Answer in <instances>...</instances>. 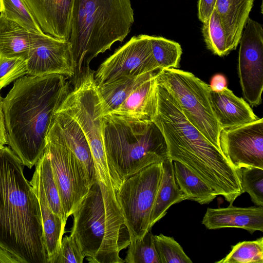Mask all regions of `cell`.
Here are the masks:
<instances>
[{"label": "cell", "mask_w": 263, "mask_h": 263, "mask_svg": "<svg viewBox=\"0 0 263 263\" xmlns=\"http://www.w3.org/2000/svg\"><path fill=\"white\" fill-rule=\"evenodd\" d=\"M152 121L166 143L168 158L185 166L230 204L243 193L238 170L184 115L173 96L155 79Z\"/></svg>", "instance_id": "cell-1"}, {"label": "cell", "mask_w": 263, "mask_h": 263, "mask_svg": "<svg viewBox=\"0 0 263 263\" xmlns=\"http://www.w3.org/2000/svg\"><path fill=\"white\" fill-rule=\"evenodd\" d=\"M67 77L25 75L2 99L7 144L31 168L43 153L55 112L68 92Z\"/></svg>", "instance_id": "cell-2"}, {"label": "cell", "mask_w": 263, "mask_h": 263, "mask_svg": "<svg viewBox=\"0 0 263 263\" xmlns=\"http://www.w3.org/2000/svg\"><path fill=\"white\" fill-rule=\"evenodd\" d=\"M23 166L4 146L0 151V247L20 263H49L39 202Z\"/></svg>", "instance_id": "cell-3"}, {"label": "cell", "mask_w": 263, "mask_h": 263, "mask_svg": "<svg viewBox=\"0 0 263 263\" xmlns=\"http://www.w3.org/2000/svg\"><path fill=\"white\" fill-rule=\"evenodd\" d=\"M70 236L90 263H123L130 242L116 192L96 180L72 214Z\"/></svg>", "instance_id": "cell-4"}, {"label": "cell", "mask_w": 263, "mask_h": 263, "mask_svg": "<svg viewBox=\"0 0 263 263\" xmlns=\"http://www.w3.org/2000/svg\"><path fill=\"white\" fill-rule=\"evenodd\" d=\"M130 0H74L69 42L74 81L90 70V62L122 42L134 22Z\"/></svg>", "instance_id": "cell-5"}, {"label": "cell", "mask_w": 263, "mask_h": 263, "mask_svg": "<svg viewBox=\"0 0 263 263\" xmlns=\"http://www.w3.org/2000/svg\"><path fill=\"white\" fill-rule=\"evenodd\" d=\"M102 134L107 159L122 182L168 159L165 139L152 121H132L108 114L102 117Z\"/></svg>", "instance_id": "cell-6"}, {"label": "cell", "mask_w": 263, "mask_h": 263, "mask_svg": "<svg viewBox=\"0 0 263 263\" xmlns=\"http://www.w3.org/2000/svg\"><path fill=\"white\" fill-rule=\"evenodd\" d=\"M90 70L76 80L58 110L79 125L90 147L97 181L116 192L122 182L107 159L102 134L103 107L94 77Z\"/></svg>", "instance_id": "cell-7"}, {"label": "cell", "mask_w": 263, "mask_h": 263, "mask_svg": "<svg viewBox=\"0 0 263 263\" xmlns=\"http://www.w3.org/2000/svg\"><path fill=\"white\" fill-rule=\"evenodd\" d=\"M156 80L173 96L189 121L220 149L221 129L212 106L210 86L193 73L177 68L158 70Z\"/></svg>", "instance_id": "cell-8"}, {"label": "cell", "mask_w": 263, "mask_h": 263, "mask_svg": "<svg viewBox=\"0 0 263 263\" xmlns=\"http://www.w3.org/2000/svg\"><path fill=\"white\" fill-rule=\"evenodd\" d=\"M162 174V163L148 165L124 179L116 198L131 239L149 231L150 216Z\"/></svg>", "instance_id": "cell-9"}, {"label": "cell", "mask_w": 263, "mask_h": 263, "mask_svg": "<svg viewBox=\"0 0 263 263\" xmlns=\"http://www.w3.org/2000/svg\"><path fill=\"white\" fill-rule=\"evenodd\" d=\"M45 149L50 159L65 218L67 220L91 186L81 164L66 144L53 119L46 136Z\"/></svg>", "instance_id": "cell-10"}, {"label": "cell", "mask_w": 263, "mask_h": 263, "mask_svg": "<svg viewBox=\"0 0 263 263\" xmlns=\"http://www.w3.org/2000/svg\"><path fill=\"white\" fill-rule=\"evenodd\" d=\"M154 58L150 35L133 36L105 60L94 74L97 84L159 70Z\"/></svg>", "instance_id": "cell-11"}, {"label": "cell", "mask_w": 263, "mask_h": 263, "mask_svg": "<svg viewBox=\"0 0 263 263\" xmlns=\"http://www.w3.org/2000/svg\"><path fill=\"white\" fill-rule=\"evenodd\" d=\"M238 71L245 99L251 106L262 102L263 89V29L249 18L239 41Z\"/></svg>", "instance_id": "cell-12"}, {"label": "cell", "mask_w": 263, "mask_h": 263, "mask_svg": "<svg viewBox=\"0 0 263 263\" xmlns=\"http://www.w3.org/2000/svg\"><path fill=\"white\" fill-rule=\"evenodd\" d=\"M223 154L237 169L254 167L263 169V119L223 129L219 137Z\"/></svg>", "instance_id": "cell-13"}, {"label": "cell", "mask_w": 263, "mask_h": 263, "mask_svg": "<svg viewBox=\"0 0 263 263\" xmlns=\"http://www.w3.org/2000/svg\"><path fill=\"white\" fill-rule=\"evenodd\" d=\"M27 67L30 76L60 74L73 78L74 65L70 42L45 34L30 48Z\"/></svg>", "instance_id": "cell-14"}, {"label": "cell", "mask_w": 263, "mask_h": 263, "mask_svg": "<svg viewBox=\"0 0 263 263\" xmlns=\"http://www.w3.org/2000/svg\"><path fill=\"white\" fill-rule=\"evenodd\" d=\"M43 31L68 41L74 0H25Z\"/></svg>", "instance_id": "cell-15"}, {"label": "cell", "mask_w": 263, "mask_h": 263, "mask_svg": "<svg viewBox=\"0 0 263 263\" xmlns=\"http://www.w3.org/2000/svg\"><path fill=\"white\" fill-rule=\"evenodd\" d=\"M207 229L216 230L224 228L245 229L251 234L263 232V206L208 208L202 220Z\"/></svg>", "instance_id": "cell-16"}, {"label": "cell", "mask_w": 263, "mask_h": 263, "mask_svg": "<svg viewBox=\"0 0 263 263\" xmlns=\"http://www.w3.org/2000/svg\"><path fill=\"white\" fill-rule=\"evenodd\" d=\"M212 106L221 129L237 127L258 118L243 99L225 87L219 91L210 90Z\"/></svg>", "instance_id": "cell-17"}, {"label": "cell", "mask_w": 263, "mask_h": 263, "mask_svg": "<svg viewBox=\"0 0 263 263\" xmlns=\"http://www.w3.org/2000/svg\"><path fill=\"white\" fill-rule=\"evenodd\" d=\"M157 71L152 72L138 84L110 114L132 121H152L156 106L155 86Z\"/></svg>", "instance_id": "cell-18"}, {"label": "cell", "mask_w": 263, "mask_h": 263, "mask_svg": "<svg viewBox=\"0 0 263 263\" xmlns=\"http://www.w3.org/2000/svg\"><path fill=\"white\" fill-rule=\"evenodd\" d=\"M66 144L81 164L90 185L97 180L88 142L78 123L66 113L57 110L53 116Z\"/></svg>", "instance_id": "cell-19"}, {"label": "cell", "mask_w": 263, "mask_h": 263, "mask_svg": "<svg viewBox=\"0 0 263 263\" xmlns=\"http://www.w3.org/2000/svg\"><path fill=\"white\" fill-rule=\"evenodd\" d=\"M29 183L40 204L43 235L49 263H53L61 247L65 225L50 207L42 185L35 172H34Z\"/></svg>", "instance_id": "cell-20"}, {"label": "cell", "mask_w": 263, "mask_h": 263, "mask_svg": "<svg viewBox=\"0 0 263 263\" xmlns=\"http://www.w3.org/2000/svg\"><path fill=\"white\" fill-rule=\"evenodd\" d=\"M254 0H216L215 9L226 32L231 50L239 43Z\"/></svg>", "instance_id": "cell-21"}, {"label": "cell", "mask_w": 263, "mask_h": 263, "mask_svg": "<svg viewBox=\"0 0 263 263\" xmlns=\"http://www.w3.org/2000/svg\"><path fill=\"white\" fill-rule=\"evenodd\" d=\"M45 34L33 33L0 14V57L27 58L30 48Z\"/></svg>", "instance_id": "cell-22"}, {"label": "cell", "mask_w": 263, "mask_h": 263, "mask_svg": "<svg viewBox=\"0 0 263 263\" xmlns=\"http://www.w3.org/2000/svg\"><path fill=\"white\" fill-rule=\"evenodd\" d=\"M186 200L174 175L173 161L168 158L162 162V174L150 216L149 228L166 214L170 207Z\"/></svg>", "instance_id": "cell-23"}, {"label": "cell", "mask_w": 263, "mask_h": 263, "mask_svg": "<svg viewBox=\"0 0 263 263\" xmlns=\"http://www.w3.org/2000/svg\"><path fill=\"white\" fill-rule=\"evenodd\" d=\"M151 73L136 77L123 78L100 84H97L102 103L103 116L110 114L115 110L131 91Z\"/></svg>", "instance_id": "cell-24"}, {"label": "cell", "mask_w": 263, "mask_h": 263, "mask_svg": "<svg viewBox=\"0 0 263 263\" xmlns=\"http://www.w3.org/2000/svg\"><path fill=\"white\" fill-rule=\"evenodd\" d=\"M174 175L177 184L186 197V200L208 204L217 196L215 191L185 166L173 161Z\"/></svg>", "instance_id": "cell-25"}, {"label": "cell", "mask_w": 263, "mask_h": 263, "mask_svg": "<svg viewBox=\"0 0 263 263\" xmlns=\"http://www.w3.org/2000/svg\"><path fill=\"white\" fill-rule=\"evenodd\" d=\"M42 185L50 207L66 225L67 219L62 207L58 188L54 179L48 154L44 149L43 154L35 164V171Z\"/></svg>", "instance_id": "cell-26"}, {"label": "cell", "mask_w": 263, "mask_h": 263, "mask_svg": "<svg viewBox=\"0 0 263 263\" xmlns=\"http://www.w3.org/2000/svg\"><path fill=\"white\" fill-rule=\"evenodd\" d=\"M203 23L202 33L206 47L214 54L222 57L232 51L225 30L215 9Z\"/></svg>", "instance_id": "cell-27"}, {"label": "cell", "mask_w": 263, "mask_h": 263, "mask_svg": "<svg viewBox=\"0 0 263 263\" xmlns=\"http://www.w3.org/2000/svg\"><path fill=\"white\" fill-rule=\"evenodd\" d=\"M0 14L33 33H45L25 0H0Z\"/></svg>", "instance_id": "cell-28"}, {"label": "cell", "mask_w": 263, "mask_h": 263, "mask_svg": "<svg viewBox=\"0 0 263 263\" xmlns=\"http://www.w3.org/2000/svg\"><path fill=\"white\" fill-rule=\"evenodd\" d=\"M154 58L159 69L177 68L182 54L181 45L162 36H150Z\"/></svg>", "instance_id": "cell-29"}, {"label": "cell", "mask_w": 263, "mask_h": 263, "mask_svg": "<svg viewBox=\"0 0 263 263\" xmlns=\"http://www.w3.org/2000/svg\"><path fill=\"white\" fill-rule=\"evenodd\" d=\"M124 262L161 263L151 230L141 238L131 239Z\"/></svg>", "instance_id": "cell-30"}, {"label": "cell", "mask_w": 263, "mask_h": 263, "mask_svg": "<svg viewBox=\"0 0 263 263\" xmlns=\"http://www.w3.org/2000/svg\"><path fill=\"white\" fill-rule=\"evenodd\" d=\"M216 263H263V237L232 246L231 251Z\"/></svg>", "instance_id": "cell-31"}, {"label": "cell", "mask_w": 263, "mask_h": 263, "mask_svg": "<svg viewBox=\"0 0 263 263\" xmlns=\"http://www.w3.org/2000/svg\"><path fill=\"white\" fill-rule=\"evenodd\" d=\"M238 170L243 192L248 193L256 205L263 206V169L248 167Z\"/></svg>", "instance_id": "cell-32"}, {"label": "cell", "mask_w": 263, "mask_h": 263, "mask_svg": "<svg viewBox=\"0 0 263 263\" xmlns=\"http://www.w3.org/2000/svg\"><path fill=\"white\" fill-rule=\"evenodd\" d=\"M154 239L161 263H192L182 247L173 237L160 234L154 235Z\"/></svg>", "instance_id": "cell-33"}, {"label": "cell", "mask_w": 263, "mask_h": 263, "mask_svg": "<svg viewBox=\"0 0 263 263\" xmlns=\"http://www.w3.org/2000/svg\"><path fill=\"white\" fill-rule=\"evenodd\" d=\"M27 74L26 57H0V91L11 82Z\"/></svg>", "instance_id": "cell-34"}, {"label": "cell", "mask_w": 263, "mask_h": 263, "mask_svg": "<svg viewBox=\"0 0 263 263\" xmlns=\"http://www.w3.org/2000/svg\"><path fill=\"white\" fill-rule=\"evenodd\" d=\"M84 258L76 240L65 236L53 263H82Z\"/></svg>", "instance_id": "cell-35"}, {"label": "cell", "mask_w": 263, "mask_h": 263, "mask_svg": "<svg viewBox=\"0 0 263 263\" xmlns=\"http://www.w3.org/2000/svg\"><path fill=\"white\" fill-rule=\"evenodd\" d=\"M216 0H199L198 3V16L199 20L203 23L206 21L215 9Z\"/></svg>", "instance_id": "cell-36"}, {"label": "cell", "mask_w": 263, "mask_h": 263, "mask_svg": "<svg viewBox=\"0 0 263 263\" xmlns=\"http://www.w3.org/2000/svg\"><path fill=\"white\" fill-rule=\"evenodd\" d=\"M209 86L212 90L221 91L227 87V80L222 74H215L212 77Z\"/></svg>", "instance_id": "cell-37"}, {"label": "cell", "mask_w": 263, "mask_h": 263, "mask_svg": "<svg viewBox=\"0 0 263 263\" xmlns=\"http://www.w3.org/2000/svg\"><path fill=\"white\" fill-rule=\"evenodd\" d=\"M2 99L0 96V144L5 146L7 144V139L4 123Z\"/></svg>", "instance_id": "cell-38"}, {"label": "cell", "mask_w": 263, "mask_h": 263, "mask_svg": "<svg viewBox=\"0 0 263 263\" xmlns=\"http://www.w3.org/2000/svg\"><path fill=\"white\" fill-rule=\"evenodd\" d=\"M0 263H20V262L14 255L0 247Z\"/></svg>", "instance_id": "cell-39"}, {"label": "cell", "mask_w": 263, "mask_h": 263, "mask_svg": "<svg viewBox=\"0 0 263 263\" xmlns=\"http://www.w3.org/2000/svg\"><path fill=\"white\" fill-rule=\"evenodd\" d=\"M4 146L0 144V151L2 149Z\"/></svg>", "instance_id": "cell-40"}]
</instances>
